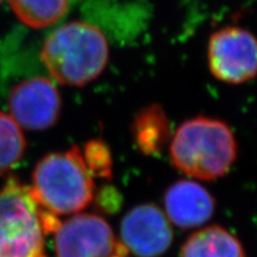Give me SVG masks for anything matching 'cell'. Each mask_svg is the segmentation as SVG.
Segmentation results:
<instances>
[{"label": "cell", "instance_id": "cell-3", "mask_svg": "<svg viewBox=\"0 0 257 257\" xmlns=\"http://www.w3.org/2000/svg\"><path fill=\"white\" fill-rule=\"evenodd\" d=\"M59 225L56 214L41 206L17 179L0 189V257H48L44 237Z\"/></svg>", "mask_w": 257, "mask_h": 257}, {"label": "cell", "instance_id": "cell-8", "mask_svg": "<svg viewBox=\"0 0 257 257\" xmlns=\"http://www.w3.org/2000/svg\"><path fill=\"white\" fill-rule=\"evenodd\" d=\"M125 249L138 257H159L173 242L168 218L156 205H138L125 214L120 224Z\"/></svg>", "mask_w": 257, "mask_h": 257}, {"label": "cell", "instance_id": "cell-15", "mask_svg": "<svg viewBox=\"0 0 257 257\" xmlns=\"http://www.w3.org/2000/svg\"><path fill=\"white\" fill-rule=\"evenodd\" d=\"M112 257H124L123 255H113Z\"/></svg>", "mask_w": 257, "mask_h": 257}, {"label": "cell", "instance_id": "cell-1", "mask_svg": "<svg viewBox=\"0 0 257 257\" xmlns=\"http://www.w3.org/2000/svg\"><path fill=\"white\" fill-rule=\"evenodd\" d=\"M108 44L94 25L70 22L56 29L44 42L41 59L57 82L85 86L104 72L108 62Z\"/></svg>", "mask_w": 257, "mask_h": 257}, {"label": "cell", "instance_id": "cell-16", "mask_svg": "<svg viewBox=\"0 0 257 257\" xmlns=\"http://www.w3.org/2000/svg\"><path fill=\"white\" fill-rule=\"evenodd\" d=\"M0 2H2V0H0Z\"/></svg>", "mask_w": 257, "mask_h": 257}, {"label": "cell", "instance_id": "cell-2", "mask_svg": "<svg viewBox=\"0 0 257 257\" xmlns=\"http://www.w3.org/2000/svg\"><path fill=\"white\" fill-rule=\"evenodd\" d=\"M173 166L199 180H216L229 172L237 157V142L224 121L195 117L182 123L170 143Z\"/></svg>", "mask_w": 257, "mask_h": 257}, {"label": "cell", "instance_id": "cell-5", "mask_svg": "<svg viewBox=\"0 0 257 257\" xmlns=\"http://www.w3.org/2000/svg\"><path fill=\"white\" fill-rule=\"evenodd\" d=\"M208 67L214 78L243 83L257 74V38L240 28L216 31L208 42Z\"/></svg>", "mask_w": 257, "mask_h": 257}, {"label": "cell", "instance_id": "cell-6", "mask_svg": "<svg viewBox=\"0 0 257 257\" xmlns=\"http://www.w3.org/2000/svg\"><path fill=\"white\" fill-rule=\"evenodd\" d=\"M55 251L57 257H112L127 250L117 242L107 221L96 214L82 213L57 226Z\"/></svg>", "mask_w": 257, "mask_h": 257}, {"label": "cell", "instance_id": "cell-12", "mask_svg": "<svg viewBox=\"0 0 257 257\" xmlns=\"http://www.w3.org/2000/svg\"><path fill=\"white\" fill-rule=\"evenodd\" d=\"M16 14L28 27L43 29L55 24L68 9L69 0H9Z\"/></svg>", "mask_w": 257, "mask_h": 257}, {"label": "cell", "instance_id": "cell-10", "mask_svg": "<svg viewBox=\"0 0 257 257\" xmlns=\"http://www.w3.org/2000/svg\"><path fill=\"white\" fill-rule=\"evenodd\" d=\"M181 257H246L242 244L220 226L193 233L181 249Z\"/></svg>", "mask_w": 257, "mask_h": 257}, {"label": "cell", "instance_id": "cell-13", "mask_svg": "<svg viewBox=\"0 0 257 257\" xmlns=\"http://www.w3.org/2000/svg\"><path fill=\"white\" fill-rule=\"evenodd\" d=\"M27 141L10 114L0 111V175L15 168L24 155Z\"/></svg>", "mask_w": 257, "mask_h": 257}, {"label": "cell", "instance_id": "cell-11", "mask_svg": "<svg viewBox=\"0 0 257 257\" xmlns=\"http://www.w3.org/2000/svg\"><path fill=\"white\" fill-rule=\"evenodd\" d=\"M134 141L143 154L159 155L170 136L169 121L160 105H150L136 114L133 124Z\"/></svg>", "mask_w": 257, "mask_h": 257}, {"label": "cell", "instance_id": "cell-14", "mask_svg": "<svg viewBox=\"0 0 257 257\" xmlns=\"http://www.w3.org/2000/svg\"><path fill=\"white\" fill-rule=\"evenodd\" d=\"M83 160L91 175L100 178L111 176V155L110 150L101 141H91L86 144L83 150Z\"/></svg>", "mask_w": 257, "mask_h": 257}, {"label": "cell", "instance_id": "cell-4", "mask_svg": "<svg viewBox=\"0 0 257 257\" xmlns=\"http://www.w3.org/2000/svg\"><path fill=\"white\" fill-rule=\"evenodd\" d=\"M32 194L54 214H72L93 200V180L78 147L44 156L32 174Z\"/></svg>", "mask_w": 257, "mask_h": 257}, {"label": "cell", "instance_id": "cell-7", "mask_svg": "<svg viewBox=\"0 0 257 257\" xmlns=\"http://www.w3.org/2000/svg\"><path fill=\"white\" fill-rule=\"evenodd\" d=\"M60 93L47 78L24 80L11 89L9 96L10 115L19 126L28 130H46L53 126L61 113Z\"/></svg>", "mask_w": 257, "mask_h": 257}, {"label": "cell", "instance_id": "cell-9", "mask_svg": "<svg viewBox=\"0 0 257 257\" xmlns=\"http://www.w3.org/2000/svg\"><path fill=\"white\" fill-rule=\"evenodd\" d=\"M166 216L181 229H194L213 216L216 202L206 188L191 180H180L165 194Z\"/></svg>", "mask_w": 257, "mask_h": 257}]
</instances>
